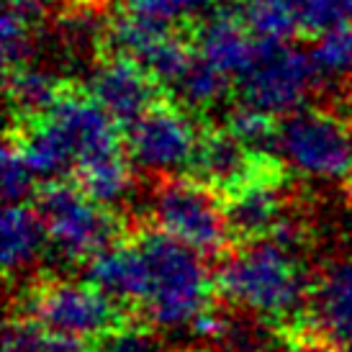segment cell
Returning <instances> with one entry per match:
<instances>
[{
    "label": "cell",
    "mask_w": 352,
    "mask_h": 352,
    "mask_svg": "<svg viewBox=\"0 0 352 352\" xmlns=\"http://www.w3.org/2000/svg\"><path fill=\"white\" fill-rule=\"evenodd\" d=\"M214 280L226 301L265 322H294L311 301L294 232L285 224L267 236L242 239L221 257Z\"/></svg>",
    "instance_id": "1"
},
{
    "label": "cell",
    "mask_w": 352,
    "mask_h": 352,
    "mask_svg": "<svg viewBox=\"0 0 352 352\" xmlns=\"http://www.w3.org/2000/svg\"><path fill=\"white\" fill-rule=\"evenodd\" d=\"M144 254V296L139 309L160 329H183L211 314V275L198 250L162 229L137 236Z\"/></svg>",
    "instance_id": "2"
},
{
    "label": "cell",
    "mask_w": 352,
    "mask_h": 352,
    "mask_svg": "<svg viewBox=\"0 0 352 352\" xmlns=\"http://www.w3.org/2000/svg\"><path fill=\"white\" fill-rule=\"evenodd\" d=\"M275 152L298 175L342 180L352 175V124L327 108H296L278 121Z\"/></svg>",
    "instance_id": "3"
},
{
    "label": "cell",
    "mask_w": 352,
    "mask_h": 352,
    "mask_svg": "<svg viewBox=\"0 0 352 352\" xmlns=\"http://www.w3.org/2000/svg\"><path fill=\"white\" fill-rule=\"evenodd\" d=\"M155 226L201 254H221L232 226L224 198L198 177H165L152 190L149 204Z\"/></svg>",
    "instance_id": "4"
},
{
    "label": "cell",
    "mask_w": 352,
    "mask_h": 352,
    "mask_svg": "<svg viewBox=\"0 0 352 352\" xmlns=\"http://www.w3.org/2000/svg\"><path fill=\"white\" fill-rule=\"evenodd\" d=\"M47 239L65 260H93L118 236L116 216L82 188L52 183L36 196Z\"/></svg>",
    "instance_id": "5"
},
{
    "label": "cell",
    "mask_w": 352,
    "mask_h": 352,
    "mask_svg": "<svg viewBox=\"0 0 352 352\" xmlns=\"http://www.w3.org/2000/svg\"><path fill=\"white\" fill-rule=\"evenodd\" d=\"M31 322L50 332L69 337H93L98 340L121 324V311L113 296L100 285L78 280H54L34 288L26 296V314Z\"/></svg>",
    "instance_id": "6"
},
{
    "label": "cell",
    "mask_w": 352,
    "mask_h": 352,
    "mask_svg": "<svg viewBox=\"0 0 352 352\" xmlns=\"http://www.w3.org/2000/svg\"><path fill=\"white\" fill-rule=\"evenodd\" d=\"M314 82L319 80L309 52L296 50L288 41H263L254 65L236 85L242 103L283 118L303 106Z\"/></svg>",
    "instance_id": "7"
},
{
    "label": "cell",
    "mask_w": 352,
    "mask_h": 352,
    "mask_svg": "<svg viewBox=\"0 0 352 352\" xmlns=\"http://www.w3.org/2000/svg\"><path fill=\"white\" fill-rule=\"evenodd\" d=\"M124 142L134 165L152 173H175L193 165L201 131L183 108L155 103L126 124Z\"/></svg>",
    "instance_id": "8"
},
{
    "label": "cell",
    "mask_w": 352,
    "mask_h": 352,
    "mask_svg": "<svg viewBox=\"0 0 352 352\" xmlns=\"http://www.w3.org/2000/svg\"><path fill=\"white\" fill-rule=\"evenodd\" d=\"M226 219L232 234L257 239L278 232L285 224V190L280 167L270 162L257 175L224 193Z\"/></svg>",
    "instance_id": "9"
},
{
    "label": "cell",
    "mask_w": 352,
    "mask_h": 352,
    "mask_svg": "<svg viewBox=\"0 0 352 352\" xmlns=\"http://www.w3.org/2000/svg\"><path fill=\"white\" fill-rule=\"evenodd\" d=\"M157 82L142 62L116 54L96 67L90 78V96L106 108L118 124H131L157 103Z\"/></svg>",
    "instance_id": "10"
},
{
    "label": "cell",
    "mask_w": 352,
    "mask_h": 352,
    "mask_svg": "<svg viewBox=\"0 0 352 352\" xmlns=\"http://www.w3.org/2000/svg\"><path fill=\"white\" fill-rule=\"evenodd\" d=\"M270 162H273L270 157L252 152L224 126L221 131L211 129L201 134L190 170H193V177L208 183L214 190L229 193L252 175H257Z\"/></svg>",
    "instance_id": "11"
},
{
    "label": "cell",
    "mask_w": 352,
    "mask_h": 352,
    "mask_svg": "<svg viewBox=\"0 0 352 352\" xmlns=\"http://www.w3.org/2000/svg\"><path fill=\"white\" fill-rule=\"evenodd\" d=\"M193 44L204 62L226 75L232 82H239L254 65L263 41L247 29L245 19L224 8L204 19Z\"/></svg>",
    "instance_id": "12"
},
{
    "label": "cell",
    "mask_w": 352,
    "mask_h": 352,
    "mask_svg": "<svg viewBox=\"0 0 352 352\" xmlns=\"http://www.w3.org/2000/svg\"><path fill=\"white\" fill-rule=\"evenodd\" d=\"M311 319L322 337L352 352V257L337 260L311 288Z\"/></svg>",
    "instance_id": "13"
},
{
    "label": "cell",
    "mask_w": 352,
    "mask_h": 352,
    "mask_svg": "<svg viewBox=\"0 0 352 352\" xmlns=\"http://www.w3.org/2000/svg\"><path fill=\"white\" fill-rule=\"evenodd\" d=\"M16 142L36 180H59L75 173V147L52 113L34 118L26 131H19Z\"/></svg>",
    "instance_id": "14"
},
{
    "label": "cell",
    "mask_w": 352,
    "mask_h": 352,
    "mask_svg": "<svg viewBox=\"0 0 352 352\" xmlns=\"http://www.w3.org/2000/svg\"><path fill=\"white\" fill-rule=\"evenodd\" d=\"M0 234H3V267L8 275L23 273L26 267H31L41 254L44 242H50L41 214L23 201L6 204Z\"/></svg>",
    "instance_id": "15"
},
{
    "label": "cell",
    "mask_w": 352,
    "mask_h": 352,
    "mask_svg": "<svg viewBox=\"0 0 352 352\" xmlns=\"http://www.w3.org/2000/svg\"><path fill=\"white\" fill-rule=\"evenodd\" d=\"M72 175L78 177V186L98 204H118L131 190V157L126 147L116 149L82 162Z\"/></svg>",
    "instance_id": "16"
},
{
    "label": "cell",
    "mask_w": 352,
    "mask_h": 352,
    "mask_svg": "<svg viewBox=\"0 0 352 352\" xmlns=\"http://www.w3.org/2000/svg\"><path fill=\"white\" fill-rule=\"evenodd\" d=\"M62 96V88L54 75H50L47 69L36 67H16L8 69V100L10 108L26 121L44 116L50 111L57 98Z\"/></svg>",
    "instance_id": "17"
},
{
    "label": "cell",
    "mask_w": 352,
    "mask_h": 352,
    "mask_svg": "<svg viewBox=\"0 0 352 352\" xmlns=\"http://www.w3.org/2000/svg\"><path fill=\"white\" fill-rule=\"evenodd\" d=\"M303 0H245L242 19L260 41H291L301 34Z\"/></svg>",
    "instance_id": "18"
},
{
    "label": "cell",
    "mask_w": 352,
    "mask_h": 352,
    "mask_svg": "<svg viewBox=\"0 0 352 352\" xmlns=\"http://www.w3.org/2000/svg\"><path fill=\"white\" fill-rule=\"evenodd\" d=\"M3 352H90L80 337L50 332L31 322L29 316H16L6 324Z\"/></svg>",
    "instance_id": "19"
},
{
    "label": "cell",
    "mask_w": 352,
    "mask_h": 352,
    "mask_svg": "<svg viewBox=\"0 0 352 352\" xmlns=\"http://www.w3.org/2000/svg\"><path fill=\"white\" fill-rule=\"evenodd\" d=\"M309 57L316 80H340L352 75V23L319 34Z\"/></svg>",
    "instance_id": "20"
},
{
    "label": "cell",
    "mask_w": 352,
    "mask_h": 352,
    "mask_svg": "<svg viewBox=\"0 0 352 352\" xmlns=\"http://www.w3.org/2000/svg\"><path fill=\"white\" fill-rule=\"evenodd\" d=\"M232 85V80L221 75L219 69H214L208 62L198 57L196 52V62H193V67L186 72V78L177 82L175 93L180 96L183 103H188L190 108H208L219 103V100L226 96V90Z\"/></svg>",
    "instance_id": "21"
},
{
    "label": "cell",
    "mask_w": 352,
    "mask_h": 352,
    "mask_svg": "<svg viewBox=\"0 0 352 352\" xmlns=\"http://www.w3.org/2000/svg\"><path fill=\"white\" fill-rule=\"evenodd\" d=\"M226 129L257 155H267V149H275V137H278L275 116L260 108L247 106V103L234 106L226 118Z\"/></svg>",
    "instance_id": "22"
},
{
    "label": "cell",
    "mask_w": 352,
    "mask_h": 352,
    "mask_svg": "<svg viewBox=\"0 0 352 352\" xmlns=\"http://www.w3.org/2000/svg\"><path fill=\"white\" fill-rule=\"evenodd\" d=\"M0 39H3L6 69L23 67L34 54V23H29L26 19H21L19 13L6 8L3 26H0Z\"/></svg>",
    "instance_id": "23"
},
{
    "label": "cell",
    "mask_w": 352,
    "mask_h": 352,
    "mask_svg": "<svg viewBox=\"0 0 352 352\" xmlns=\"http://www.w3.org/2000/svg\"><path fill=\"white\" fill-rule=\"evenodd\" d=\"M344 23H352V0H303L301 34L319 36Z\"/></svg>",
    "instance_id": "24"
},
{
    "label": "cell",
    "mask_w": 352,
    "mask_h": 352,
    "mask_svg": "<svg viewBox=\"0 0 352 352\" xmlns=\"http://www.w3.org/2000/svg\"><path fill=\"white\" fill-rule=\"evenodd\" d=\"M3 198L6 204H19L31 193V186H34V173L31 167L26 165V160L21 155L19 142L13 137H8L6 147H3Z\"/></svg>",
    "instance_id": "25"
},
{
    "label": "cell",
    "mask_w": 352,
    "mask_h": 352,
    "mask_svg": "<svg viewBox=\"0 0 352 352\" xmlns=\"http://www.w3.org/2000/svg\"><path fill=\"white\" fill-rule=\"evenodd\" d=\"M93 352H162L157 337L142 327H124L118 324L111 332L98 337Z\"/></svg>",
    "instance_id": "26"
},
{
    "label": "cell",
    "mask_w": 352,
    "mask_h": 352,
    "mask_svg": "<svg viewBox=\"0 0 352 352\" xmlns=\"http://www.w3.org/2000/svg\"><path fill=\"white\" fill-rule=\"evenodd\" d=\"M180 21H196V19H208L219 10H224V3L229 0H173Z\"/></svg>",
    "instance_id": "27"
},
{
    "label": "cell",
    "mask_w": 352,
    "mask_h": 352,
    "mask_svg": "<svg viewBox=\"0 0 352 352\" xmlns=\"http://www.w3.org/2000/svg\"><path fill=\"white\" fill-rule=\"evenodd\" d=\"M54 6H57V0H6V8L19 13L21 19H26L29 23L41 21Z\"/></svg>",
    "instance_id": "28"
},
{
    "label": "cell",
    "mask_w": 352,
    "mask_h": 352,
    "mask_svg": "<svg viewBox=\"0 0 352 352\" xmlns=\"http://www.w3.org/2000/svg\"><path fill=\"white\" fill-rule=\"evenodd\" d=\"M283 352H342V350L334 342H329L327 337H322L319 332H314V334H298L294 340H288Z\"/></svg>",
    "instance_id": "29"
},
{
    "label": "cell",
    "mask_w": 352,
    "mask_h": 352,
    "mask_svg": "<svg viewBox=\"0 0 352 352\" xmlns=\"http://www.w3.org/2000/svg\"><path fill=\"white\" fill-rule=\"evenodd\" d=\"M347 193H350V204H352V175H350V186H347Z\"/></svg>",
    "instance_id": "30"
}]
</instances>
